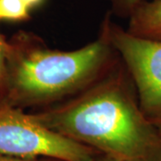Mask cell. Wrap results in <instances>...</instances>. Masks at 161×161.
I'll return each instance as SVG.
<instances>
[{"label":"cell","instance_id":"1","mask_svg":"<svg viewBox=\"0 0 161 161\" xmlns=\"http://www.w3.org/2000/svg\"><path fill=\"white\" fill-rule=\"evenodd\" d=\"M113 66L62 103L33 114L48 129L118 161H158L161 136L128 76Z\"/></svg>","mask_w":161,"mask_h":161},{"label":"cell","instance_id":"2","mask_svg":"<svg viewBox=\"0 0 161 161\" xmlns=\"http://www.w3.org/2000/svg\"><path fill=\"white\" fill-rule=\"evenodd\" d=\"M114 53L101 30L95 41L71 51L42 43L25 49L11 45L6 102L49 106L64 101L106 75L115 65Z\"/></svg>","mask_w":161,"mask_h":161},{"label":"cell","instance_id":"3","mask_svg":"<svg viewBox=\"0 0 161 161\" xmlns=\"http://www.w3.org/2000/svg\"><path fill=\"white\" fill-rule=\"evenodd\" d=\"M98 151L54 132L33 114L0 102V154L56 161H96Z\"/></svg>","mask_w":161,"mask_h":161},{"label":"cell","instance_id":"4","mask_svg":"<svg viewBox=\"0 0 161 161\" xmlns=\"http://www.w3.org/2000/svg\"><path fill=\"white\" fill-rule=\"evenodd\" d=\"M100 30L124 61L136 89L139 104L150 120L161 115V40L132 34L108 13Z\"/></svg>","mask_w":161,"mask_h":161},{"label":"cell","instance_id":"5","mask_svg":"<svg viewBox=\"0 0 161 161\" xmlns=\"http://www.w3.org/2000/svg\"><path fill=\"white\" fill-rule=\"evenodd\" d=\"M127 31L145 39L161 40V0H147L129 16Z\"/></svg>","mask_w":161,"mask_h":161},{"label":"cell","instance_id":"6","mask_svg":"<svg viewBox=\"0 0 161 161\" xmlns=\"http://www.w3.org/2000/svg\"><path fill=\"white\" fill-rule=\"evenodd\" d=\"M30 10L23 0H0V20H25L29 17Z\"/></svg>","mask_w":161,"mask_h":161},{"label":"cell","instance_id":"7","mask_svg":"<svg viewBox=\"0 0 161 161\" xmlns=\"http://www.w3.org/2000/svg\"><path fill=\"white\" fill-rule=\"evenodd\" d=\"M11 51L9 44L0 33V92H6L8 77V59Z\"/></svg>","mask_w":161,"mask_h":161},{"label":"cell","instance_id":"8","mask_svg":"<svg viewBox=\"0 0 161 161\" xmlns=\"http://www.w3.org/2000/svg\"><path fill=\"white\" fill-rule=\"evenodd\" d=\"M109 4L111 11L110 13L114 15L127 17L132 14L142 3L147 0H105Z\"/></svg>","mask_w":161,"mask_h":161},{"label":"cell","instance_id":"9","mask_svg":"<svg viewBox=\"0 0 161 161\" xmlns=\"http://www.w3.org/2000/svg\"><path fill=\"white\" fill-rule=\"evenodd\" d=\"M0 161H46L40 159H34V158H16L11 156L1 155L0 154Z\"/></svg>","mask_w":161,"mask_h":161},{"label":"cell","instance_id":"10","mask_svg":"<svg viewBox=\"0 0 161 161\" xmlns=\"http://www.w3.org/2000/svg\"><path fill=\"white\" fill-rule=\"evenodd\" d=\"M151 122L153 123V125H155L158 132L159 133V135L161 136V115L157 116L155 118H153V119H151Z\"/></svg>","mask_w":161,"mask_h":161},{"label":"cell","instance_id":"11","mask_svg":"<svg viewBox=\"0 0 161 161\" xmlns=\"http://www.w3.org/2000/svg\"><path fill=\"white\" fill-rule=\"evenodd\" d=\"M26 5L29 6L30 8H33V7H36V6H40V4H42V2L44 0H23Z\"/></svg>","mask_w":161,"mask_h":161},{"label":"cell","instance_id":"12","mask_svg":"<svg viewBox=\"0 0 161 161\" xmlns=\"http://www.w3.org/2000/svg\"><path fill=\"white\" fill-rule=\"evenodd\" d=\"M96 161H118V160L114 159V158H109V157H107V156H104L103 158H99V159L98 158Z\"/></svg>","mask_w":161,"mask_h":161},{"label":"cell","instance_id":"13","mask_svg":"<svg viewBox=\"0 0 161 161\" xmlns=\"http://www.w3.org/2000/svg\"><path fill=\"white\" fill-rule=\"evenodd\" d=\"M158 161H161V158H160V159H159V160H158Z\"/></svg>","mask_w":161,"mask_h":161}]
</instances>
